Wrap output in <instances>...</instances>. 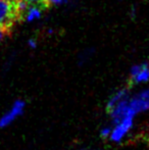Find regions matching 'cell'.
Here are the masks:
<instances>
[{
	"mask_svg": "<svg viewBox=\"0 0 149 150\" xmlns=\"http://www.w3.org/2000/svg\"><path fill=\"white\" fill-rule=\"evenodd\" d=\"M135 117V115H130V117H127L119 122L113 124L108 140L112 141V143H115V144H119V143L124 142L134 129Z\"/></svg>",
	"mask_w": 149,
	"mask_h": 150,
	"instance_id": "cell-1",
	"label": "cell"
},
{
	"mask_svg": "<svg viewBox=\"0 0 149 150\" xmlns=\"http://www.w3.org/2000/svg\"><path fill=\"white\" fill-rule=\"evenodd\" d=\"M129 103L136 115L149 112V87L141 89L134 95H131Z\"/></svg>",
	"mask_w": 149,
	"mask_h": 150,
	"instance_id": "cell-2",
	"label": "cell"
},
{
	"mask_svg": "<svg viewBox=\"0 0 149 150\" xmlns=\"http://www.w3.org/2000/svg\"><path fill=\"white\" fill-rule=\"evenodd\" d=\"M26 109V102L22 99H18L11 104V106L0 117V129L7 128L8 126L16 122L18 117L24 113Z\"/></svg>",
	"mask_w": 149,
	"mask_h": 150,
	"instance_id": "cell-3",
	"label": "cell"
},
{
	"mask_svg": "<svg viewBox=\"0 0 149 150\" xmlns=\"http://www.w3.org/2000/svg\"><path fill=\"white\" fill-rule=\"evenodd\" d=\"M130 96H131V95H130ZM129 98L119 101V103L113 105L110 109H108V112H109V117H110V120H112V125L119 122V120H121L123 119H125V117H130V115H135L136 117L135 112L132 110L131 106H130Z\"/></svg>",
	"mask_w": 149,
	"mask_h": 150,
	"instance_id": "cell-4",
	"label": "cell"
},
{
	"mask_svg": "<svg viewBox=\"0 0 149 150\" xmlns=\"http://www.w3.org/2000/svg\"><path fill=\"white\" fill-rule=\"evenodd\" d=\"M16 12L11 0H0V26L9 29Z\"/></svg>",
	"mask_w": 149,
	"mask_h": 150,
	"instance_id": "cell-5",
	"label": "cell"
},
{
	"mask_svg": "<svg viewBox=\"0 0 149 150\" xmlns=\"http://www.w3.org/2000/svg\"><path fill=\"white\" fill-rule=\"evenodd\" d=\"M130 78L134 84L141 85L149 82V63L141 62L134 64L130 69Z\"/></svg>",
	"mask_w": 149,
	"mask_h": 150,
	"instance_id": "cell-6",
	"label": "cell"
},
{
	"mask_svg": "<svg viewBox=\"0 0 149 150\" xmlns=\"http://www.w3.org/2000/svg\"><path fill=\"white\" fill-rule=\"evenodd\" d=\"M130 92L127 88H121V89L117 90L112 96L108 98L107 102H106V108L110 109L113 105H115L117 103H119V101L124 100V99H127L130 97Z\"/></svg>",
	"mask_w": 149,
	"mask_h": 150,
	"instance_id": "cell-7",
	"label": "cell"
},
{
	"mask_svg": "<svg viewBox=\"0 0 149 150\" xmlns=\"http://www.w3.org/2000/svg\"><path fill=\"white\" fill-rule=\"evenodd\" d=\"M42 16V10L39 6L32 5L29 6L27 11L25 12V20L28 23H32L35 21H38Z\"/></svg>",
	"mask_w": 149,
	"mask_h": 150,
	"instance_id": "cell-8",
	"label": "cell"
},
{
	"mask_svg": "<svg viewBox=\"0 0 149 150\" xmlns=\"http://www.w3.org/2000/svg\"><path fill=\"white\" fill-rule=\"evenodd\" d=\"M110 133H112V127L110 126H104L100 129L99 135L102 139H109Z\"/></svg>",
	"mask_w": 149,
	"mask_h": 150,
	"instance_id": "cell-9",
	"label": "cell"
},
{
	"mask_svg": "<svg viewBox=\"0 0 149 150\" xmlns=\"http://www.w3.org/2000/svg\"><path fill=\"white\" fill-rule=\"evenodd\" d=\"M37 40L34 39V38H31V39L28 40V46L29 48H31V49H35V48H37Z\"/></svg>",
	"mask_w": 149,
	"mask_h": 150,
	"instance_id": "cell-10",
	"label": "cell"
},
{
	"mask_svg": "<svg viewBox=\"0 0 149 150\" xmlns=\"http://www.w3.org/2000/svg\"><path fill=\"white\" fill-rule=\"evenodd\" d=\"M7 28H5V27H1L0 26V42L3 40V38L6 36V34H7Z\"/></svg>",
	"mask_w": 149,
	"mask_h": 150,
	"instance_id": "cell-11",
	"label": "cell"
},
{
	"mask_svg": "<svg viewBox=\"0 0 149 150\" xmlns=\"http://www.w3.org/2000/svg\"><path fill=\"white\" fill-rule=\"evenodd\" d=\"M66 0H47V2L49 4H52V5H58V4H61Z\"/></svg>",
	"mask_w": 149,
	"mask_h": 150,
	"instance_id": "cell-12",
	"label": "cell"
},
{
	"mask_svg": "<svg viewBox=\"0 0 149 150\" xmlns=\"http://www.w3.org/2000/svg\"><path fill=\"white\" fill-rule=\"evenodd\" d=\"M29 4H37V3H41L44 0H26Z\"/></svg>",
	"mask_w": 149,
	"mask_h": 150,
	"instance_id": "cell-13",
	"label": "cell"
},
{
	"mask_svg": "<svg viewBox=\"0 0 149 150\" xmlns=\"http://www.w3.org/2000/svg\"><path fill=\"white\" fill-rule=\"evenodd\" d=\"M136 12H137V10H136V8H135V7L132 8V9H131V16H132V18H135Z\"/></svg>",
	"mask_w": 149,
	"mask_h": 150,
	"instance_id": "cell-14",
	"label": "cell"
},
{
	"mask_svg": "<svg viewBox=\"0 0 149 150\" xmlns=\"http://www.w3.org/2000/svg\"><path fill=\"white\" fill-rule=\"evenodd\" d=\"M83 150H87V149H83Z\"/></svg>",
	"mask_w": 149,
	"mask_h": 150,
	"instance_id": "cell-15",
	"label": "cell"
}]
</instances>
